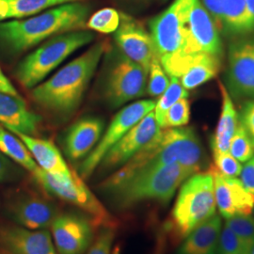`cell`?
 I'll use <instances>...</instances> for the list:
<instances>
[{
  "mask_svg": "<svg viewBox=\"0 0 254 254\" xmlns=\"http://www.w3.org/2000/svg\"><path fill=\"white\" fill-rule=\"evenodd\" d=\"M90 13L89 5L76 1L26 19L0 22V47L9 54H21L56 35L82 29Z\"/></svg>",
  "mask_w": 254,
  "mask_h": 254,
  "instance_id": "obj_1",
  "label": "cell"
},
{
  "mask_svg": "<svg viewBox=\"0 0 254 254\" xmlns=\"http://www.w3.org/2000/svg\"><path fill=\"white\" fill-rule=\"evenodd\" d=\"M108 50L105 42L96 43L83 54L66 64L49 79L31 90L39 106L61 116H69L81 104L102 57Z\"/></svg>",
  "mask_w": 254,
  "mask_h": 254,
  "instance_id": "obj_2",
  "label": "cell"
},
{
  "mask_svg": "<svg viewBox=\"0 0 254 254\" xmlns=\"http://www.w3.org/2000/svg\"><path fill=\"white\" fill-rule=\"evenodd\" d=\"M216 215L214 179L211 173H195L181 185L178 196L164 228L175 241Z\"/></svg>",
  "mask_w": 254,
  "mask_h": 254,
  "instance_id": "obj_3",
  "label": "cell"
},
{
  "mask_svg": "<svg viewBox=\"0 0 254 254\" xmlns=\"http://www.w3.org/2000/svg\"><path fill=\"white\" fill-rule=\"evenodd\" d=\"M191 174L181 165L166 164L148 168L108 195L118 210H127L146 201L168 203Z\"/></svg>",
  "mask_w": 254,
  "mask_h": 254,
  "instance_id": "obj_4",
  "label": "cell"
},
{
  "mask_svg": "<svg viewBox=\"0 0 254 254\" xmlns=\"http://www.w3.org/2000/svg\"><path fill=\"white\" fill-rule=\"evenodd\" d=\"M93 40L94 35L91 31L84 29L64 32L48 39L19 64L15 71L17 80L27 89L35 88L71 55Z\"/></svg>",
  "mask_w": 254,
  "mask_h": 254,
  "instance_id": "obj_5",
  "label": "cell"
},
{
  "mask_svg": "<svg viewBox=\"0 0 254 254\" xmlns=\"http://www.w3.org/2000/svg\"><path fill=\"white\" fill-rule=\"evenodd\" d=\"M31 175L46 194L81 210L95 228H117V219L75 171L73 170L70 175H56L38 168Z\"/></svg>",
  "mask_w": 254,
  "mask_h": 254,
  "instance_id": "obj_6",
  "label": "cell"
},
{
  "mask_svg": "<svg viewBox=\"0 0 254 254\" xmlns=\"http://www.w3.org/2000/svg\"><path fill=\"white\" fill-rule=\"evenodd\" d=\"M109 57L103 94L111 108L118 109L145 93L148 71L123 54L119 48Z\"/></svg>",
  "mask_w": 254,
  "mask_h": 254,
  "instance_id": "obj_7",
  "label": "cell"
},
{
  "mask_svg": "<svg viewBox=\"0 0 254 254\" xmlns=\"http://www.w3.org/2000/svg\"><path fill=\"white\" fill-rule=\"evenodd\" d=\"M154 106V100H138L130 103L119 110L107 130L104 131L98 144L80 164L78 171L82 179L87 180L97 171L102 159L109 150L139 121L153 111Z\"/></svg>",
  "mask_w": 254,
  "mask_h": 254,
  "instance_id": "obj_8",
  "label": "cell"
},
{
  "mask_svg": "<svg viewBox=\"0 0 254 254\" xmlns=\"http://www.w3.org/2000/svg\"><path fill=\"white\" fill-rule=\"evenodd\" d=\"M4 208L15 224L31 230L50 228L60 214L58 205L48 194L30 190L10 193L4 201Z\"/></svg>",
  "mask_w": 254,
  "mask_h": 254,
  "instance_id": "obj_9",
  "label": "cell"
},
{
  "mask_svg": "<svg viewBox=\"0 0 254 254\" xmlns=\"http://www.w3.org/2000/svg\"><path fill=\"white\" fill-rule=\"evenodd\" d=\"M197 53H208L222 58L223 47L216 23L200 0H193L185 25L181 47L173 55Z\"/></svg>",
  "mask_w": 254,
  "mask_h": 254,
  "instance_id": "obj_10",
  "label": "cell"
},
{
  "mask_svg": "<svg viewBox=\"0 0 254 254\" xmlns=\"http://www.w3.org/2000/svg\"><path fill=\"white\" fill-rule=\"evenodd\" d=\"M192 1L174 0L167 9L149 22L150 35L159 61L180 49Z\"/></svg>",
  "mask_w": 254,
  "mask_h": 254,
  "instance_id": "obj_11",
  "label": "cell"
},
{
  "mask_svg": "<svg viewBox=\"0 0 254 254\" xmlns=\"http://www.w3.org/2000/svg\"><path fill=\"white\" fill-rule=\"evenodd\" d=\"M221 57L208 53L172 55L159 61L169 76L178 78L190 91L214 78L221 67Z\"/></svg>",
  "mask_w": 254,
  "mask_h": 254,
  "instance_id": "obj_12",
  "label": "cell"
},
{
  "mask_svg": "<svg viewBox=\"0 0 254 254\" xmlns=\"http://www.w3.org/2000/svg\"><path fill=\"white\" fill-rule=\"evenodd\" d=\"M96 228L84 214H59L50 233L59 254H85L91 247Z\"/></svg>",
  "mask_w": 254,
  "mask_h": 254,
  "instance_id": "obj_13",
  "label": "cell"
},
{
  "mask_svg": "<svg viewBox=\"0 0 254 254\" xmlns=\"http://www.w3.org/2000/svg\"><path fill=\"white\" fill-rule=\"evenodd\" d=\"M160 130L161 128L155 119L153 110L130 129L109 150L102 159L97 170L103 171L104 173L115 172L151 142Z\"/></svg>",
  "mask_w": 254,
  "mask_h": 254,
  "instance_id": "obj_14",
  "label": "cell"
},
{
  "mask_svg": "<svg viewBox=\"0 0 254 254\" xmlns=\"http://www.w3.org/2000/svg\"><path fill=\"white\" fill-rule=\"evenodd\" d=\"M226 82L236 98L254 99V37L230 45Z\"/></svg>",
  "mask_w": 254,
  "mask_h": 254,
  "instance_id": "obj_15",
  "label": "cell"
},
{
  "mask_svg": "<svg viewBox=\"0 0 254 254\" xmlns=\"http://www.w3.org/2000/svg\"><path fill=\"white\" fill-rule=\"evenodd\" d=\"M114 40L123 54L149 71L156 55L150 32L138 20L121 12V22L114 32Z\"/></svg>",
  "mask_w": 254,
  "mask_h": 254,
  "instance_id": "obj_16",
  "label": "cell"
},
{
  "mask_svg": "<svg viewBox=\"0 0 254 254\" xmlns=\"http://www.w3.org/2000/svg\"><path fill=\"white\" fill-rule=\"evenodd\" d=\"M0 252L8 254H59L47 229L31 230L15 223L0 226Z\"/></svg>",
  "mask_w": 254,
  "mask_h": 254,
  "instance_id": "obj_17",
  "label": "cell"
},
{
  "mask_svg": "<svg viewBox=\"0 0 254 254\" xmlns=\"http://www.w3.org/2000/svg\"><path fill=\"white\" fill-rule=\"evenodd\" d=\"M213 175L215 200L220 215L230 218L237 215H251L254 207V195L248 190L236 177H226L211 166L208 171Z\"/></svg>",
  "mask_w": 254,
  "mask_h": 254,
  "instance_id": "obj_18",
  "label": "cell"
},
{
  "mask_svg": "<svg viewBox=\"0 0 254 254\" xmlns=\"http://www.w3.org/2000/svg\"><path fill=\"white\" fill-rule=\"evenodd\" d=\"M104 129L105 124L100 118L86 117L78 120L64 136L66 156L72 161L85 159L98 144Z\"/></svg>",
  "mask_w": 254,
  "mask_h": 254,
  "instance_id": "obj_19",
  "label": "cell"
},
{
  "mask_svg": "<svg viewBox=\"0 0 254 254\" xmlns=\"http://www.w3.org/2000/svg\"><path fill=\"white\" fill-rule=\"evenodd\" d=\"M41 117L29 110L21 96L0 91V125L11 132L35 136Z\"/></svg>",
  "mask_w": 254,
  "mask_h": 254,
  "instance_id": "obj_20",
  "label": "cell"
},
{
  "mask_svg": "<svg viewBox=\"0 0 254 254\" xmlns=\"http://www.w3.org/2000/svg\"><path fill=\"white\" fill-rule=\"evenodd\" d=\"M27 146L39 168L56 175H70L73 170L67 165L57 146L50 140L20 132H12Z\"/></svg>",
  "mask_w": 254,
  "mask_h": 254,
  "instance_id": "obj_21",
  "label": "cell"
},
{
  "mask_svg": "<svg viewBox=\"0 0 254 254\" xmlns=\"http://www.w3.org/2000/svg\"><path fill=\"white\" fill-rule=\"evenodd\" d=\"M221 229V218L214 215L184 239L177 254H218Z\"/></svg>",
  "mask_w": 254,
  "mask_h": 254,
  "instance_id": "obj_22",
  "label": "cell"
},
{
  "mask_svg": "<svg viewBox=\"0 0 254 254\" xmlns=\"http://www.w3.org/2000/svg\"><path fill=\"white\" fill-rule=\"evenodd\" d=\"M221 93V111L215 134L211 138V149L213 153L229 152V147L236 128L239 125V117L235 104L230 96L227 88L219 82Z\"/></svg>",
  "mask_w": 254,
  "mask_h": 254,
  "instance_id": "obj_23",
  "label": "cell"
},
{
  "mask_svg": "<svg viewBox=\"0 0 254 254\" xmlns=\"http://www.w3.org/2000/svg\"><path fill=\"white\" fill-rule=\"evenodd\" d=\"M82 0H0V22L24 19L47 9Z\"/></svg>",
  "mask_w": 254,
  "mask_h": 254,
  "instance_id": "obj_24",
  "label": "cell"
},
{
  "mask_svg": "<svg viewBox=\"0 0 254 254\" xmlns=\"http://www.w3.org/2000/svg\"><path fill=\"white\" fill-rule=\"evenodd\" d=\"M0 152L30 173L39 168L25 143L3 126H0Z\"/></svg>",
  "mask_w": 254,
  "mask_h": 254,
  "instance_id": "obj_25",
  "label": "cell"
},
{
  "mask_svg": "<svg viewBox=\"0 0 254 254\" xmlns=\"http://www.w3.org/2000/svg\"><path fill=\"white\" fill-rule=\"evenodd\" d=\"M247 26L246 0H223L222 30L231 35H245Z\"/></svg>",
  "mask_w": 254,
  "mask_h": 254,
  "instance_id": "obj_26",
  "label": "cell"
},
{
  "mask_svg": "<svg viewBox=\"0 0 254 254\" xmlns=\"http://www.w3.org/2000/svg\"><path fill=\"white\" fill-rule=\"evenodd\" d=\"M171 82L163 94L159 96V99L155 103L154 113L155 119L160 127L164 116L169 109L177 101L189 97V91L182 86L181 82L173 76H170Z\"/></svg>",
  "mask_w": 254,
  "mask_h": 254,
  "instance_id": "obj_27",
  "label": "cell"
},
{
  "mask_svg": "<svg viewBox=\"0 0 254 254\" xmlns=\"http://www.w3.org/2000/svg\"><path fill=\"white\" fill-rule=\"evenodd\" d=\"M121 12L113 8H103L88 19L86 27L103 34L114 33L120 26Z\"/></svg>",
  "mask_w": 254,
  "mask_h": 254,
  "instance_id": "obj_28",
  "label": "cell"
},
{
  "mask_svg": "<svg viewBox=\"0 0 254 254\" xmlns=\"http://www.w3.org/2000/svg\"><path fill=\"white\" fill-rule=\"evenodd\" d=\"M225 225L234 232L251 254L254 247V218L251 215H237L227 218Z\"/></svg>",
  "mask_w": 254,
  "mask_h": 254,
  "instance_id": "obj_29",
  "label": "cell"
},
{
  "mask_svg": "<svg viewBox=\"0 0 254 254\" xmlns=\"http://www.w3.org/2000/svg\"><path fill=\"white\" fill-rule=\"evenodd\" d=\"M229 153L241 163L247 162L254 155V143L240 122L231 140Z\"/></svg>",
  "mask_w": 254,
  "mask_h": 254,
  "instance_id": "obj_30",
  "label": "cell"
},
{
  "mask_svg": "<svg viewBox=\"0 0 254 254\" xmlns=\"http://www.w3.org/2000/svg\"><path fill=\"white\" fill-rule=\"evenodd\" d=\"M146 92L151 97H159L170 85V76L164 70L159 60L155 57L149 68Z\"/></svg>",
  "mask_w": 254,
  "mask_h": 254,
  "instance_id": "obj_31",
  "label": "cell"
},
{
  "mask_svg": "<svg viewBox=\"0 0 254 254\" xmlns=\"http://www.w3.org/2000/svg\"><path fill=\"white\" fill-rule=\"evenodd\" d=\"M190 120V103L188 98H183L177 101L166 112L162 123L161 129L177 128L187 126Z\"/></svg>",
  "mask_w": 254,
  "mask_h": 254,
  "instance_id": "obj_32",
  "label": "cell"
},
{
  "mask_svg": "<svg viewBox=\"0 0 254 254\" xmlns=\"http://www.w3.org/2000/svg\"><path fill=\"white\" fill-rule=\"evenodd\" d=\"M214 165L218 173L226 177H237L240 175L243 166L229 152L213 153Z\"/></svg>",
  "mask_w": 254,
  "mask_h": 254,
  "instance_id": "obj_33",
  "label": "cell"
},
{
  "mask_svg": "<svg viewBox=\"0 0 254 254\" xmlns=\"http://www.w3.org/2000/svg\"><path fill=\"white\" fill-rule=\"evenodd\" d=\"M218 254H251L234 232L224 224L218 241Z\"/></svg>",
  "mask_w": 254,
  "mask_h": 254,
  "instance_id": "obj_34",
  "label": "cell"
},
{
  "mask_svg": "<svg viewBox=\"0 0 254 254\" xmlns=\"http://www.w3.org/2000/svg\"><path fill=\"white\" fill-rule=\"evenodd\" d=\"M116 236V229L101 228L100 233L91 243L86 254H112V247Z\"/></svg>",
  "mask_w": 254,
  "mask_h": 254,
  "instance_id": "obj_35",
  "label": "cell"
},
{
  "mask_svg": "<svg viewBox=\"0 0 254 254\" xmlns=\"http://www.w3.org/2000/svg\"><path fill=\"white\" fill-rule=\"evenodd\" d=\"M239 121L254 145V100L249 101L244 105Z\"/></svg>",
  "mask_w": 254,
  "mask_h": 254,
  "instance_id": "obj_36",
  "label": "cell"
},
{
  "mask_svg": "<svg viewBox=\"0 0 254 254\" xmlns=\"http://www.w3.org/2000/svg\"><path fill=\"white\" fill-rule=\"evenodd\" d=\"M201 4L208 11L218 29L222 30V6L223 0H201Z\"/></svg>",
  "mask_w": 254,
  "mask_h": 254,
  "instance_id": "obj_37",
  "label": "cell"
},
{
  "mask_svg": "<svg viewBox=\"0 0 254 254\" xmlns=\"http://www.w3.org/2000/svg\"><path fill=\"white\" fill-rule=\"evenodd\" d=\"M17 169L10 159L0 152V183L11 181L17 176Z\"/></svg>",
  "mask_w": 254,
  "mask_h": 254,
  "instance_id": "obj_38",
  "label": "cell"
},
{
  "mask_svg": "<svg viewBox=\"0 0 254 254\" xmlns=\"http://www.w3.org/2000/svg\"><path fill=\"white\" fill-rule=\"evenodd\" d=\"M240 181L246 189L254 195V155L247 161L240 173Z\"/></svg>",
  "mask_w": 254,
  "mask_h": 254,
  "instance_id": "obj_39",
  "label": "cell"
},
{
  "mask_svg": "<svg viewBox=\"0 0 254 254\" xmlns=\"http://www.w3.org/2000/svg\"><path fill=\"white\" fill-rule=\"evenodd\" d=\"M0 91L4 93H8L14 96H20L18 91L13 87V85L10 83L9 78L4 74L0 68Z\"/></svg>",
  "mask_w": 254,
  "mask_h": 254,
  "instance_id": "obj_40",
  "label": "cell"
},
{
  "mask_svg": "<svg viewBox=\"0 0 254 254\" xmlns=\"http://www.w3.org/2000/svg\"><path fill=\"white\" fill-rule=\"evenodd\" d=\"M247 12H248V26L247 33H252L254 31V0H246Z\"/></svg>",
  "mask_w": 254,
  "mask_h": 254,
  "instance_id": "obj_41",
  "label": "cell"
},
{
  "mask_svg": "<svg viewBox=\"0 0 254 254\" xmlns=\"http://www.w3.org/2000/svg\"><path fill=\"white\" fill-rule=\"evenodd\" d=\"M112 254H121V251H120V247L119 246H116V247L113 248Z\"/></svg>",
  "mask_w": 254,
  "mask_h": 254,
  "instance_id": "obj_42",
  "label": "cell"
},
{
  "mask_svg": "<svg viewBox=\"0 0 254 254\" xmlns=\"http://www.w3.org/2000/svg\"><path fill=\"white\" fill-rule=\"evenodd\" d=\"M251 254H254V249H253V250H252V252H251Z\"/></svg>",
  "mask_w": 254,
  "mask_h": 254,
  "instance_id": "obj_43",
  "label": "cell"
},
{
  "mask_svg": "<svg viewBox=\"0 0 254 254\" xmlns=\"http://www.w3.org/2000/svg\"><path fill=\"white\" fill-rule=\"evenodd\" d=\"M252 214H253V218H254V209H253V213H252Z\"/></svg>",
  "mask_w": 254,
  "mask_h": 254,
  "instance_id": "obj_44",
  "label": "cell"
},
{
  "mask_svg": "<svg viewBox=\"0 0 254 254\" xmlns=\"http://www.w3.org/2000/svg\"><path fill=\"white\" fill-rule=\"evenodd\" d=\"M0 254H5V253H3V252H0Z\"/></svg>",
  "mask_w": 254,
  "mask_h": 254,
  "instance_id": "obj_45",
  "label": "cell"
}]
</instances>
